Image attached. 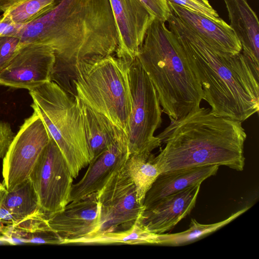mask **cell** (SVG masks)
Listing matches in <instances>:
<instances>
[{"label": "cell", "mask_w": 259, "mask_h": 259, "mask_svg": "<svg viewBox=\"0 0 259 259\" xmlns=\"http://www.w3.org/2000/svg\"><path fill=\"white\" fill-rule=\"evenodd\" d=\"M16 36L21 44L52 48L53 73L65 66L72 71L82 60L113 55L118 44L109 0H58L46 14L21 26Z\"/></svg>", "instance_id": "1"}, {"label": "cell", "mask_w": 259, "mask_h": 259, "mask_svg": "<svg viewBox=\"0 0 259 259\" xmlns=\"http://www.w3.org/2000/svg\"><path fill=\"white\" fill-rule=\"evenodd\" d=\"M109 2L118 36L116 57L130 62L137 56L155 17L139 0Z\"/></svg>", "instance_id": "12"}, {"label": "cell", "mask_w": 259, "mask_h": 259, "mask_svg": "<svg viewBox=\"0 0 259 259\" xmlns=\"http://www.w3.org/2000/svg\"><path fill=\"white\" fill-rule=\"evenodd\" d=\"M166 22L212 114L242 122L258 112L259 76L241 52L232 55L214 49L171 12Z\"/></svg>", "instance_id": "2"}, {"label": "cell", "mask_w": 259, "mask_h": 259, "mask_svg": "<svg viewBox=\"0 0 259 259\" xmlns=\"http://www.w3.org/2000/svg\"><path fill=\"white\" fill-rule=\"evenodd\" d=\"M100 211L96 192L71 201L63 210L47 215V222L63 240L76 239L99 231Z\"/></svg>", "instance_id": "13"}, {"label": "cell", "mask_w": 259, "mask_h": 259, "mask_svg": "<svg viewBox=\"0 0 259 259\" xmlns=\"http://www.w3.org/2000/svg\"><path fill=\"white\" fill-rule=\"evenodd\" d=\"M200 186L198 183L189 186L145 208L140 220L145 229L158 234L173 229L195 207Z\"/></svg>", "instance_id": "15"}, {"label": "cell", "mask_w": 259, "mask_h": 259, "mask_svg": "<svg viewBox=\"0 0 259 259\" xmlns=\"http://www.w3.org/2000/svg\"><path fill=\"white\" fill-rule=\"evenodd\" d=\"M56 61L52 48L47 45L20 44L8 66L0 72V84L28 90L51 81Z\"/></svg>", "instance_id": "11"}, {"label": "cell", "mask_w": 259, "mask_h": 259, "mask_svg": "<svg viewBox=\"0 0 259 259\" xmlns=\"http://www.w3.org/2000/svg\"><path fill=\"white\" fill-rule=\"evenodd\" d=\"M137 57L156 90L162 112L170 121L200 106L204 99L201 84L165 22L154 19Z\"/></svg>", "instance_id": "4"}, {"label": "cell", "mask_w": 259, "mask_h": 259, "mask_svg": "<svg viewBox=\"0 0 259 259\" xmlns=\"http://www.w3.org/2000/svg\"><path fill=\"white\" fill-rule=\"evenodd\" d=\"M155 17L160 21H167L170 10L167 0H139Z\"/></svg>", "instance_id": "28"}, {"label": "cell", "mask_w": 259, "mask_h": 259, "mask_svg": "<svg viewBox=\"0 0 259 259\" xmlns=\"http://www.w3.org/2000/svg\"><path fill=\"white\" fill-rule=\"evenodd\" d=\"M250 207H245L234 213L227 219L213 224H202L194 219H192L190 227L183 232L158 234L159 245L176 246L195 241L229 224L245 212Z\"/></svg>", "instance_id": "23"}, {"label": "cell", "mask_w": 259, "mask_h": 259, "mask_svg": "<svg viewBox=\"0 0 259 259\" xmlns=\"http://www.w3.org/2000/svg\"><path fill=\"white\" fill-rule=\"evenodd\" d=\"M170 11L214 49L234 55L242 51L241 43L222 19L214 20L167 1Z\"/></svg>", "instance_id": "16"}, {"label": "cell", "mask_w": 259, "mask_h": 259, "mask_svg": "<svg viewBox=\"0 0 259 259\" xmlns=\"http://www.w3.org/2000/svg\"><path fill=\"white\" fill-rule=\"evenodd\" d=\"M156 244L159 245L158 234L148 231L140 217L130 228L117 231L98 232L83 237L63 239L62 244Z\"/></svg>", "instance_id": "20"}, {"label": "cell", "mask_w": 259, "mask_h": 259, "mask_svg": "<svg viewBox=\"0 0 259 259\" xmlns=\"http://www.w3.org/2000/svg\"><path fill=\"white\" fill-rule=\"evenodd\" d=\"M39 207L48 215L70 202L73 177L59 147L51 137L30 174Z\"/></svg>", "instance_id": "8"}, {"label": "cell", "mask_w": 259, "mask_h": 259, "mask_svg": "<svg viewBox=\"0 0 259 259\" xmlns=\"http://www.w3.org/2000/svg\"><path fill=\"white\" fill-rule=\"evenodd\" d=\"M31 106L43 120L64 155L73 178L89 165L92 157L75 97L56 82L49 81L29 90Z\"/></svg>", "instance_id": "6"}, {"label": "cell", "mask_w": 259, "mask_h": 259, "mask_svg": "<svg viewBox=\"0 0 259 259\" xmlns=\"http://www.w3.org/2000/svg\"><path fill=\"white\" fill-rule=\"evenodd\" d=\"M14 138L9 123L0 121V159L3 158Z\"/></svg>", "instance_id": "29"}, {"label": "cell", "mask_w": 259, "mask_h": 259, "mask_svg": "<svg viewBox=\"0 0 259 259\" xmlns=\"http://www.w3.org/2000/svg\"><path fill=\"white\" fill-rule=\"evenodd\" d=\"M7 189L4 183L0 184V204L2 202Z\"/></svg>", "instance_id": "32"}, {"label": "cell", "mask_w": 259, "mask_h": 259, "mask_svg": "<svg viewBox=\"0 0 259 259\" xmlns=\"http://www.w3.org/2000/svg\"><path fill=\"white\" fill-rule=\"evenodd\" d=\"M8 240L24 243L48 244H62V238L51 228L33 233H12Z\"/></svg>", "instance_id": "25"}, {"label": "cell", "mask_w": 259, "mask_h": 259, "mask_svg": "<svg viewBox=\"0 0 259 259\" xmlns=\"http://www.w3.org/2000/svg\"><path fill=\"white\" fill-rule=\"evenodd\" d=\"M128 157L127 138L124 134L91 160L83 177L72 185L70 202L100 190L124 166Z\"/></svg>", "instance_id": "14"}, {"label": "cell", "mask_w": 259, "mask_h": 259, "mask_svg": "<svg viewBox=\"0 0 259 259\" xmlns=\"http://www.w3.org/2000/svg\"><path fill=\"white\" fill-rule=\"evenodd\" d=\"M129 63L113 55L97 56L80 61L72 70L74 96L105 115L126 136L132 109Z\"/></svg>", "instance_id": "5"}, {"label": "cell", "mask_w": 259, "mask_h": 259, "mask_svg": "<svg viewBox=\"0 0 259 259\" xmlns=\"http://www.w3.org/2000/svg\"><path fill=\"white\" fill-rule=\"evenodd\" d=\"M152 156L131 155L124 165L125 172L136 186L138 200L142 204L147 192L161 174L157 165L152 161Z\"/></svg>", "instance_id": "21"}, {"label": "cell", "mask_w": 259, "mask_h": 259, "mask_svg": "<svg viewBox=\"0 0 259 259\" xmlns=\"http://www.w3.org/2000/svg\"><path fill=\"white\" fill-rule=\"evenodd\" d=\"M242 122L198 106L170 121L157 137L164 147L152 157L162 173L210 165L242 171L247 135Z\"/></svg>", "instance_id": "3"}, {"label": "cell", "mask_w": 259, "mask_h": 259, "mask_svg": "<svg viewBox=\"0 0 259 259\" xmlns=\"http://www.w3.org/2000/svg\"><path fill=\"white\" fill-rule=\"evenodd\" d=\"M18 0H0V13Z\"/></svg>", "instance_id": "31"}, {"label": "cell", "mask_w": 259, "mask_h": 259, "mask_svg": "<svg viewBox=\"0 0 259 259\" xmlns=\"http://www.w3.org/2000/svg\"><path fill=\"white\" fill-rule=\"evenodd\" d=\"M132 109L126 135L129 156H149L161 146L156 131L160 127L162 109L156 90L138 57L128 64Z\"/></svg>", "instance_id": "7"}, {"label": "cell", "mask_w": 259, "mask_h": 259, "mask_svg": "<svg viewBox=\"0 0 259 259\" xmlns=\"http://www.w3.org/2000/svg\"><path fill=\"white\" fill-rule=\"evenodd\" d=\"M51 138L43 120L34 111L25 120L4 156L3 183L8 191L29 178Z\"/></svg>", "instance_id": "9"}, {"label": "cell", "mask_w": 259, "mask_h": 259, "mask_svg": "<svg viewBox=\"0 0 259 259\" xmlns=\"http://www.w3.org/2000/svg\"><path fill=\"white\" fill-rule=\"evenodd\" d=\"M96 193L101 208L98 232L127 229L141 217L144 209L138 200L136 186L124 166Z\"/></svg>", "instance_id": "10"}, {"label": "cell", "mask_w": 259, "mask_h": 259, "mask_svg": "<svg viewBox=\"0 0 259 259\" xmlns=\"http://www.w3.org/2000/svg\"><path fill=\"white\" fill-rule=\"evenodd\" d=\"M4 240L6 242L7 241V239L2 234L0 233V240Z\"/></svg>", "instance_id": "33"}, {"label": "cell", "mask_w": 259, "mask_h": 259, "mask_svg": "<svg viewBox=\"0 0 259 259\" xmlns=\"http://www.w3.org/2000/svg\"><path fill=\"white\" fill-rule=\"evenodd\" d=\"M20 46V40L18 37L0 35V72L10 63Z\"/></svg>", "instance_id": "26"}, {"label": "cell", "mask_w": 259, "mask_h": 259, "mask_svg": "<svg viewBox=\"0 0 259 259\" xmlns=\"http://www.w3.org/2000/svg\"><path fill=\"white\" fill-rule=\"evenodd\" d=\"M21 26L3 20L0 14V35L16 36Z\"/></svg>", "instance_id": "30"}, {"label": "cell", "mask_w": 259, "mask_h": 259, "mask_svg": "<svg viewBox=\"0 0 259 259\" xmlns=\"http://www.w3.org/2000/svg\"><path fill=\"white\" fill-rule=\"evenodd\" d=\"M228 13L229 24L240 41L241 52L259 76V22L247 0H223Z\"/></svg>", "instance_id": "17"}, {"label": "cell", "mask_w": 259, "mask_h": 259, "mask_svg": "<svg viewBox=\"0 0 259 259\" xmlns=\"http://www.w3.org/2000/svg\"><path fill=\"white\" fill-rule=\"evenodd\" d=\"M58 0H18L2 14V19L24 25L38 19L56 4Z\"/></svg>", "instance_id": "24"}, {"label": "cell", "mask_w": 259, "mask_h": 259, "mask_svg": "<svg viewBox=\"0 0 259 259\" xmlns=\"http://www.w3.org/2000/svg\"><path fill=\"white\" fill-rule=\"evenodd\" d=\"M74 96L80 110L85 137L93 159L125 134L103 114Z\"/></svg>", "instance_id": "19"}, {"label": "cell", "mask_w": 259, "mask_h": 259, "mask_svg": "<svg viewBox=\"0 0 259 259\" xmlns=\"http://www.w3.org/2000/svg\"><path fill=\"white\" fill-rule=\"evenodd\" d=\"M188 10L203 15L214 20L221 19L217 12L212 7L208 0H167Z\"/></svg>", "instance_id": "27"}, {"label": "cell", "mask_w": 259, "mask_h": 259, "mask_svg": "<svg viewBox=\"0 0 259 259\" xmlns=\"http://www.w3.org/2000/svg\"><path fill=\"white\" fill-rule=\"evenodd\" d=\"M218 165L181 169L161 174L147 192L143 201L144 209L158 200L192 185L202 183L214 176Z\"/></svg>", "instance_id": "18"}, {"label": "cell", "mask_w": 259, "mask_h": 259, "mask_svg": "<svg viewBox=\"0 0 259 259\" xmlns=\"http://www.w3.org/2000/svg\"><path fill=\"white\" fill-rule=\"evenodd\" d=\"M3 204L18 221L40 209L36 192L29 178L11 191L7 190Z\"/></svg>", "instance_id": "22"}]
</instances>
